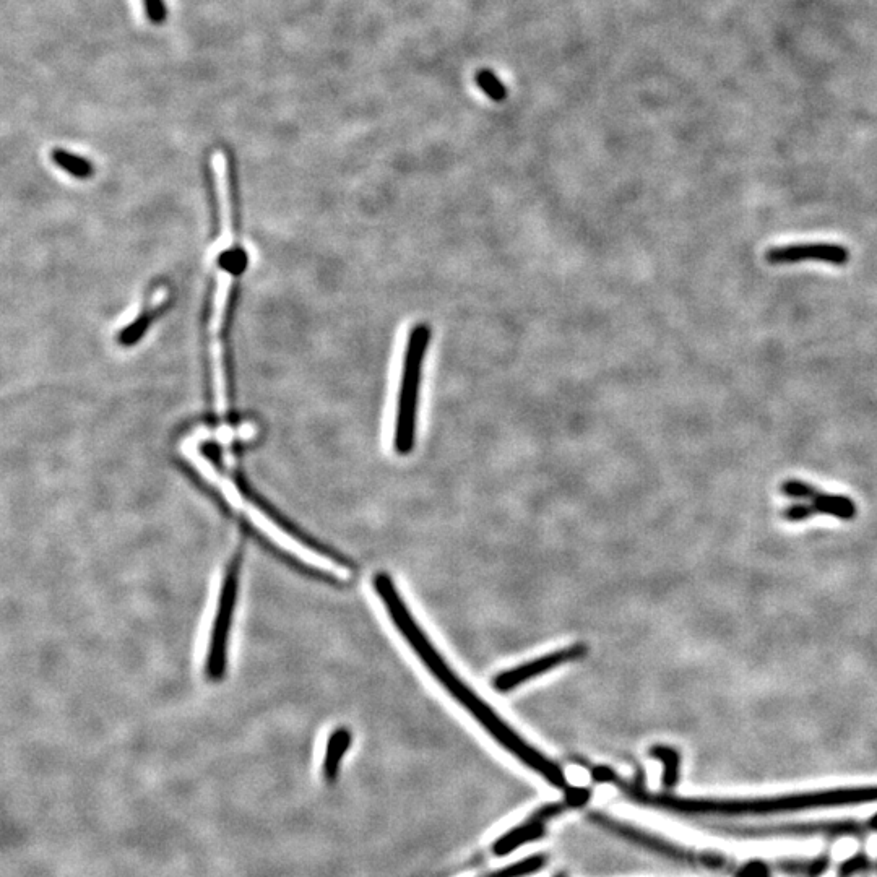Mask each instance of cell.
<instances>
[{
    "label": "cell",
    "instance_id": "cell-12",
    "mask_svg": "<svg viewBox=\"0 0 877 877\" xmlns=\"http://www.w3.org/2000/svg\"><path fill=\"white\" fill-rule=\"evenodd\" d=\"M543 835H545V822L535 821L530 817L525 824L515 827L506 835H502L501 839H497L493 845V853L497 856L510 855L525 843L540 840Z\"/></svg>",
    "mask_w": 877,
    "mask_h": 877
},
{
    "label": "cell",
    "instance_id": "cell-1",
    "mask_svg": "<svg viewBox=\"0 0 877 877\" xmlns=\"http://www.w3.org/2000/svg\"><path fill=\"white\" fill-rule=\"evenodd\" d=\"M374 590L381 597L385 610L389 613L390 619L394 621L397 631L402 634L403 639L407 640L411 650L420 657L424 666L431 671L434 678L441 683L445 691L462 705L463 709L475 718L476 722L488 731L491 738L496 739L502 748L509 751L515 759L527 765L528 769L535 770L536 774L545 778L549 785L554 788L567 790L566 775L562 772L558 764H554L551 759L543 756L538 749L532 748L525 739L520 738L504 720H502L481 697L476 696L462 679L458 678V674L450 670L447 661L441 657V653L437 652L433 642L424 634L420 624L416 623L415 618L411 616L407 603L402 600L400 593L395 588L394 580L390 579V575L377 574L372 580Z\"/></svg>",
    "mask_w": 877,
    "mask_h": 877
},
{
    "label": "cell",
    "instance_id": "cell-25",
    "mask_svg": "<svg viewBox=\"0 0 877 877\" xmlns=\"http://www.w3.org/2000/svg\"><path fill=\"white\" fill-rule=\"evenodd\" d=\"M738 877H770V871L761 861H751L739 869Z\"/></svg>",
    "mask_w": 877,
    "mask_h": 877
},
{
    "label": "cell",
    "instance_id": "cell-17",
    "mask_svg": "<svg viewBox=\"0 0 877 877\" xmlns=\"http://www.w3.org/2000/svg\"><path fill=\"white\" fill-rule=\"evenodd\" d=\"M51 158L59 168L64 169L65 173L72 174L74 178L85 179L93 173V166L85 158L67 152V150L56 148V150H52Z\"/></svg>",
    "mask_w": 877,
    "mask_h": 877
},
{
    "label": "cell",
    "instance_id": "cell-5",
    "mask_svg": "<svg viewBox=\"0 0 877 877\" xmlns=\"http://www.w3.org/2000/svg\"><path fill=\"white\" fill-rule=\"evenodd\" d=\"M217 290L213 299V312L210 317V358H212L213 387H215V402L217 413L221 421L228 416V382H226L225 368V345H223V330H225L226 312H228L229 296L233 290V272L228 264L218 260Z\"/></svg>",
    "mask_w": 877,
    "mask_h": 877
},
{
    "label": "cell",
    "instance_id": "cell-4",
    "mask_svg": "<svg viewBox=\"0 0 877 877\" xmlns=\"http://www.w3.org/2000/svg\"><path fill=\"white\" fill-rule=\"evenodd\" d=\"M239 580H241V554H236L226 567L225 579L218 597L217 613L213 618L212 632H210L207 658H205V676L210 681H220L226 673L229 631H231L234 608L238 603Z\"/></svg>",
    "mask_w": 877,
    "mask_h": 877
},
{
    "label": "cell",
    "instance_id": "cell-7",
    "mask_svg": "<svg viewBox=\"0 0 877 877\" xmlns=\"http://www.w3.org/2000/svg\"><path fill=\"white\" fill-rule=\"evenodd\" d=\"M593 822H597L606 830H611L613 834L636 843L639 847L647 848L650 852L658 853V855L666 856L670 860L686 863V865H699L709 869H725L728 868V860L725 856L717 855V853H694L686 848L678 847L674 843L666 842L657 835L647 834L644 830L636 829V827L627 826L623 822L614 821L610 817L603 814H590Z\"/></svg>",
    "mask_w": 877,
    "mask_h": 877
},
{
    "label": "cell",
    "instance_id": "cell-20",
    "mask_svg": "<svg viewBox=\"0 0 877 877\" xmlns=\"http://www.w3.org/2000/svg\"><path fill=\"white\" fill-rule=\"evenodd\" d=\"M782 493L788 497L795 499H811L817 493V489L811 484L803 483L800 480H787L782 484Z\"/></svg>",
    "mask_w": 877,
    "mask_h": 877
},
{
    "label": "cell",
    "instance_id": "cell-14",
    "mask_svg": "<svg viewBox=\"0 0 877 877\" xmlns=\"http://www.w3.org/2000/svg\"><path fill=\"white\" fill-rule=\"evenodd\" d=\"M650 756L653 759H657L663 764V787L666 790H673L679 782V767H681V756H679L678 751H674L673 748H668V746H653L650 749Z\"/></svg>",
    "mask_w": 877,
    "mask_h": 877
},
{
    "label": "cell",
    "instance_id": "cell-23",
    "mask_svg": "<svg viewBox=\"0 0 877 877\" xmlns=\"http://www.w3.org/2000/svg\"><path fill=\"white\" fill-rule=\"evenodd\" d=\"M814 514H817L816 509L813 506H806V504H793V506L783 510V517L790 522H801V520L813 517Z\"/></svg>",
    "mask_w": 877,
    "mask_h": 877
},
{
    "label": "cell",
    "instance_id": "cell-16",
    "mask_svg": "<svg viewBox=\"0 0 877 877\" xmlns=\"http://www.w3.org/2000/svg\"><path fill=\"white\" fill-rule=\"evenodd\" d=\"M829 856H819L814 860H783L778 863V868L783 873L796 874L804 877H822L829 869Z\"/></svg>",
    "mask_w": 877,
    "mask_h": 877
},
{
    "label": "cell",
    "instance_id": "cell-8",
    "mask_svg": "<svg viewBox=\"0 0 877 877\" xmlns=\"http://www.w3.org/2000/svg\"><path fill=\"white\" fill-rule=\"evenodd\" d=\"M241 509L249 515V519L254 522L255 527H259L265 535L270 536L281 548L288 549L294 556H298L299 559H303L304 562L317 567L320 571L329 572L330 575H335L338 579H342V571L348 569L345 564L337 561V559L330 558L327 554L320 553V551L304 545L298 538H294L293 535L283 530L275 520L270 519L264 510H260L259 507L254 506L251 502L244 501Z\"/></svg>",
    "mask_w": 877,
    "mask_h": 877
},
{
    "label": "cell",
    "instance_id": "cell-10",
    "mask_svg": "<svg viewBox=\"0 0 877 877\" xmlns=\"http://www.w3.org/2000/svg\"><path fill=\"white\" fill-rule=\"evenodd\" d=\"M765 260L770 265L798 264L803 260H817L835 267H845L850 260V251L842 244L832 242H809V244H790L775 246L765 252Z\"/></svg>",
    "mask_w": 877,
    "mask_h": 877
},
{
    "label": "cell",
    "instance_id": "cell-22",
    "mask_svg": "<svg viewBox=\"0 0 877 877\" xmlns=\"http://www.w3.org/2000/svg\"><path fill=\"white\" fill-rule=\"evenodd\" d=\"M143 7H145V13H147V18L150 22L155 23V25L165 23L168 12H166V5L163 0H143Z\"/></svg>",
    "mask_w": 877,
    "mask_h": 877
},
{
    "label": "cell",
    "instance_id": "cell-11",
    "mask_svg": "<svg viewBox=\"0 0 877 877\" xmlns=\"http://www.w3.org/2000/svg\"><path fill=\"white\" fill-rule=\"evenodd\" d=\"M351 743H353V735L348 728H337L329 736L324 761H322L324 782L329 783V785L337 782L338 775H340V765H342L343 757L350 749Z\"/></svg>",
    "mask_w": 877,
    "mask_h": 877
},
{
    "label": "cell",
    "instance_id": "cell-13",
    "mask_svg": "<svg viewBox=\"0 0 877 877\" xmlns=\"http://www.w3.org/2000/svg\"><path fill=\"white\" fill-rule=\"evenodd\" d=\"M811 506L816 509L819 514L834 515L842 520H852L856 515L855 502L847 496H839V494H827L817 491L811 497Z\"/></svg>",
    "mask_w": 877,
    "mask_h": 877
},
{
    "label": "cell",
    "instance_id": "cell-27",
    "mask_svg": "<svg viewBox=\"0 0 877 877\" xmlns=\"http://www.w3.org/2000/svg\"><path fill=\"white\" fill-rule=\"evenodd\" d=\"M556 877H566V876H564V874H558V876H556Z\"/></svg>",
    "mask_w": 877,
    "mask_h": 877
},
{
    "label": "cell",
    "instance_id": "cell-21",
    "mask_svg": "<svg viewBox=\"0 0 877 877\" xmlns=\"http://www.w3.org/2000/svg\"><path fill=\"white\" fill-rule=\"evenodd\" d=\"M869 866H871V861H869L868 856H853V858L845 861V863L840 866L839 874H837V877H853L855 876V874L861 873V871H866Z\"/></svg>",
    "mask_w": 877,
    "mask_h": 877
},
{
    "label": "cell",
    "instance_id": "cell-9",
    "mask_svg": "<svg viewBox=\"0 0 877 877\" xmlns=\"http://www.w3.org/2000/svg\"><path fill=\"white\" fill-rule=\"evenodd\" d=\"M588 647L584 644L569 645L564 649L556 650V652L548 653L543 657L535 658V660L527 661L525 665L515 666L512 670L502 671L494 678L493 686L499 692H509L520 684L527 683L530 679L546 673V671L554 670L558 666L566 665L569 661L580 660L587 655Z\"/></svg>",
    "mask_w": 877,
    "mask_h": 877
},
{
    "label": "cell",
    "instance_id": "cell-26",
    "mask_svg": "<svg viewBox=\"0 0 877 877\" xmlns=\"http://www.w3.org/2000/svg\"><path fill=\"white\" fill-rule=\"evenodd\" d=\"M869 824H871V829H873V832H877V814L876 816H873L871 817V819H869Z\"/></svg>",
    "mask_w": 877,
    "mask_h": 877
},
{
    "label": "cell",
    "instance_id": "cell-24",
    "mask_svg": "<svg viewBox=\"0 0 877 877\" xmlns=\"http://www.w3.org/2000/svg\"><path fill=\"white\" fill-rule=\"evenodd\" d=\"M588 800H590V790H585V788H567V808H579V806H584Z\"/></svg>",
    "mask_w": 877,
    "mask_h": 877
},
{
    "label": "cell",
    "instance_id": "cell-3",
    "mask_svg": "<svg viewBox=\"0 0 877 877\" xmlns=\"http://www.w3.org/2000/svg\"><path fill=\"white\" fill-rule=\"evenodd\" d=\"M431 338H433V329L428 322H418L408 333L405 355L402 359V374L398 384L394 424V449L403 457H407L415 450L424 363L428 358Z\"/></svg>",
    "mask_w": 877,
    "mask_h": 877
},
{
    "label": "cell",
    "instance_id": "cell-6",
    "mask_svg": "<svg viewBox=\"0 0 877 877\" xmlns=\"http://www.w3.org/2000/svg\"><path fill=\"white\" fill-rule=\"evenodd\" d=\"M718 832H725L739 839H777V837H863L873 834L869 819L861 821H819V822H787L774 826L756 827H717Z\"/></svg>",
    "mask_w": 877,
    "mask_h": 877
},
{
    "label": "cell",
    "instance_id": "cell-19",
    "mask_svg": "<svg viewBox=\"0 0 877 877\" xmlns=\"http://www.w3.org/2000/svg\"><path fill=\"white\" fill-rule=\"evenodd\" d=\"M476 83H478V87H480L481 90L491 98V100L497 101V103L506 100V87L502 85L501 80H499L491 70H481V72H478V74H476Z\"/></svg>",
    "mask_w": 877,
    "mask_h": 877
},
{
    "label": "cell",
    "instance_id": "cell-18",
    "mask_svg": "<svg viewBox=\"0 0 877 877\" xmlns=\"http://www.w3.org/2000/svg\"><path fill=\"white\" fill-rule=\"evenodd\" d=\"M546 865V858L543 855L528 856L525 860L517 861L514 865L506 866V868L494 871L486 877H525L530 874L538 873L543 866Z\"/></svg>",
    "mask_w": 877,
    "mask_h": 877
},
{
    "label": "cell",
    "instance_id": "cell-2",
    "mask_svg": "<svg viewBox=\"0 0 877 877\" xmlns=\"http://www.w3.org/2000/svg\"><path fill=\"white\" fill-rule=\"evenodd\" d=\"M593 780L611 783L623 791L634 803L661 809L681 816H769V814L798 813L809 809L839 808L852 804L877 801V787L835 788V790L809 791L795 795L767 796V798H741V800H712V798H679L668 793H650L637 783L627 782L608 767H595Z\"/></svg>",
    "mask_w": 877,
    "mask_h": 877
},
{
    "label": "cell",
    "instance_id": "cell-15",
    "mask_svg": "<svg viewBox=\"0 0 877 877\" xmlns=\"http://www.w3.org/2000/svg\"><path fill=\"white\" fill-rule=\"evenodd\" d=\"M166 294H168V291H166L165 288L160 291H155L152 299H150V303L145 307V311L140 312L139 316L135 317L134 322L129 324V327L121 333L122 342H134V340H137V338L140 337V333L145 330L150 319H152L156 312H158V309H160L161 304L165 303Z\"/></svg>",
    "mask_w": 877,
    "mask_h": 877
}]
</instances>
